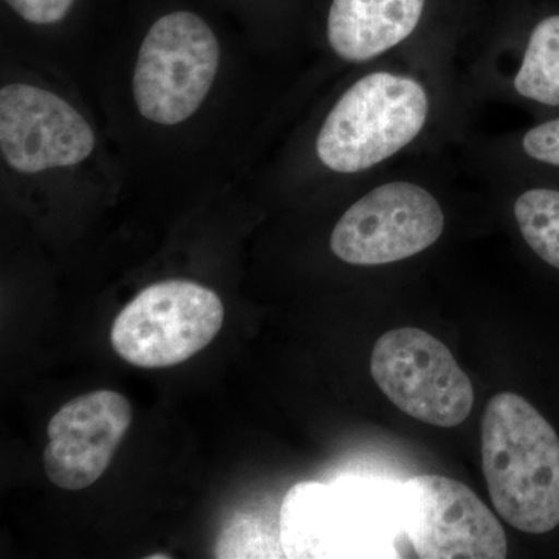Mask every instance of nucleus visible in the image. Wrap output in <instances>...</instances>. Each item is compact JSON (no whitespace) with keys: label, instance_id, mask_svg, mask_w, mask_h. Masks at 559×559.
<instances>
[{"label":"nucleus","instance_id":"8","mask_svg":"<svg viewBox=\"0 0 559 559\" xmlns=\"http://www.w3.org/2000/svg\"><path fill=\"white\" fill-rule=\"evenodd\" d=\"M94 148L91 124L60 95L25 83L0 91V150L13 170L38 175L73 167Z\"/></svg>","mask_w":559,"mask_h":559},{"label":"nucleus","instance_id":"15","mask_svg":"<svg viewBox=\"0 0 559 559\" xmlns=\"http://www.w3.org/2000/svg\"><path fill=\"white\" fill-rule=\"evenodd\" d=\"M522 148L532 159L559 167V119L530 130L522 140Z\"/></svg>","mask_w":559,"mask_h":559},{"label":"nucleus","instance_id":"9","mask_svg":"<svg viewBox=\"0 0 559 559\" xmlns=\"http://www.w3.org/2000/svg\"><path fill=\"white\" fill-rule=\"evenodd\" d=\"M342 481H304L290 488L282 507L280 540L286 558L371 557L382 536L399 539L403 532L382 527L381 516H369L366 496ZM364 491V489H362Z\"/></svg>","mask_w":559,"mask_h":559},{"label":"nucleus","instance_id":"11","mask_svg":"<svg viewBox=\"0 0 559 559\" xmlns=\"http://www.w3.org/2000/svg\"><path fill=\"white\" fill-rule=\"evenodd\" d=\"M426 0H333L330 7L331 49L342 60L369 61L409 38Z\"/></svg>","mask_w":559,"mask_h":559},{"label":"nucleus","instance_id":"4","mask_svg":"<svg viewBox=\"0 0 559 559\" xmlns=\"http://www.w3.org/2000/svg\"><path fill=\"white\" fill-rule=\"evenodd\" d=\"M224 305L215 290L189 280H165L140 290L114 320L110 344L142 369L186 362L218 336Z\"/></svg>","mask_w":559,"mask_h":559},{"label":"nucleus","instance_id":"3","mask_svg":"<svg viewBox=\"0 0 559 559\" xmlns=\"http://www.w3.org/2000/svg\"><path fill=\"white\" fill-rule=\"evenodd\" d=\"M218 38L190 11L165 14L146 33L132 73V95L143 119L175 127L189 120L218 75Z\"/></svg>","mask_w":559,"mask_h":559},{"label":"nucleus","instance_id":"16","mask_svg":"<svg viewBox=\"0 0 559 559\" xmlns=\"http://www.w3.org/2000/svg\"><path fill=\"white\" fill-rule=\"evenodd\" d=\"M22 20L36 25L57 24L68 16L75 0H5Z\"/></svg>","mask_w":559,"mask_h":559},{"label":"nucleus","instance_id":"1","mask_svg":"<svg viewBox=\"0 0 559 559\" xmlns=\"http://www.w3.org/2000/svg\"><path fill=\"white\" fill-rule=\"evenodd\" d=\"M481 469L492 506L520 532L559 525V437L527 400L502 392L481 421Z\"/></svg>","mask_w":559,"mask_h":559},{"label":"nucleus","instance_id":"13","mask_svg":"<svg viewBox=\"0 0 559 559\" xmlns=\"http://www.w3.org/2000/svg\"><path fill=\"white\" fill-rule=\"evenodd\" d=\"M514 216L533 252L559 270V191H525L514 204Z\"/></svg>","mask_w":559,"mask_h":559},{"label":"nucleus","instance_id":"7","mask_svg":"<svg viewBox=\"0 0 559 559\" xmlns=\"http://www.w3.org/2000/svg\"><path fill=\"white\" fill-rule=\"evenodd\" d=\"M406 536L418 558L503 559L507 536L473 489L444 476L412 477L403 485Z\"/></svg>","mask_w":559,"mask_h":559},{"label":"nucleus","instance_id":"2","mask_svg":"<svg viewBox=\"0 0 559 559\" xmlns=\"http://www.w3.org/2000/svg\"><path fill=\"white\" fill-rule=\"evenodd\" d=\"M428 94L418 81L374 72L356 81L320 128L316 151L331 171L353 175L395 156L428 120Z\"/></svg>","mask_w":559,"mask_h":559},{"label":"nucleus","instance_id":"5","mask_svg":"<svg viewBox=\"0 0 559 559\" xmlns=\"http://www.w3.org/2000/svg\"><path fill=\"white\" fill-rule=\"evenodd\" d=\"M370 371L401 412L426 425L455 428L473 409L468 374L428 331L396 329L382 334L371 352Z\"/></svg>","mask_w":559,"mask_h":559},{"label":"nucleus","instance_id":"17","mask_svg":"<svg viewBox=\"0 0 559 559\" xmlns=\"http://www.w3.org/2000/svg\"><path fill=\"white\" fill-rule=\"evenodd\" d=\"M150 559H159V558H170L168 555H153V557H148Z\"/></svg>","mask_w":559,"mask_h":559},{"label":"nucleus","instance_id":"14","mask_svg":"<svg viewBox=\"0 0 559 559\" xmlns=\"http://www.w3.org/2000/svg\"><path fill=\"white\" fill-rule=\"evenodd\" d=\"M218 558H278L285 557L282 544L267 535L266 528L253 518H237L224 530L216 543Z\"/></svg>","mask_w":559,"mask_h":559},{"label":"nucleus","instance_id":"12","mask_svg":"<svg viewBox=\"0 0 559 559\" xmlns=\"http://www.w3.org/2000/svg\"><path fill=\"white\" fill-rule=\"evenodd\" d=\"M514 87L528 100L559 106V14L536 25Z\"/></svg>","mask_w":559,"mask_h":559},{"label":"nucleus","instance_id":"10","mask_svg":"<svg viewBox=\"0 0 559 559\" xmlns=\"http://www.w3.org/2000/svg\"><path fill=\"white\" fill-rule=\"evenodd\" d=\"M131 423L130 401L114 390H95L66 403L47 426L44 469L51 484L69 491L95 484Z\"/></svg>","mask_w":559,"mask_h":559},{"label":"nucleus","instance_id":"6","mask_svg":"<svg viewBox=\"0 0 559 559\" xmlns=\"http://www.w3.org/2000/svg\"><path fill=\"white\" fill-rule=\"evenodd\" d=\"M443 229V210L428 190L411 182H389L342 215L330 246L345 263L380 266L430 248Z\"/></svg>","mask_w":559,"mask_h":559}]
</instances>
